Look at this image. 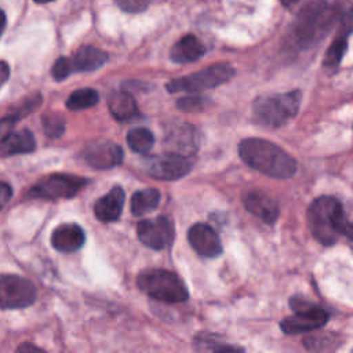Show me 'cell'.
I'll use <instances>...</instances> for the list:
<instances>
[{
    "label": "cell",
    "mask_w": 353,
    "mask_h": 353,
    "mask_svg": "<svg viewBox=\"0 0 353 353\" xmlns=\"http://www.w3.org/2000/svg\"><path fill=\"white\" fill-rule=\"evenodd\" d=\"M6 22H7V19H6V14L0 10V36H1L3 30H4V28H6Z\"/></svg>",
    "instance_id": "obj_34"
},
{
    "label": "cell",
    "mask_w": 353,
    "mask_h": 353,
    "mask_svg": "<svg viewBox=\"0 0 353 353\" xmlns=\"http://www.w3.org/2000/svg\"><path fill=\"white\" fill-rule=\"evenodd\" d=\"M37 296L34 284L18 274H0V309H23Z\"/></svg>",
    "instance_id": "obj_9"
},
{
    "label": "cell",
    "mask_w": 353,
    "mask_h": 353,
    "mask_svg": "<svg viewBox=\"0 0 353 353\" xmlns=\"http://www.w3.org/2000/svg\"><path fill=\"white\" fill-rule=\"evenodd\" d=\"M299 1H301V0H281V3H283L285 7H288V8L296 6Z\"/></svg>",
    "instance_id": "obj_35"
},
{
    "label": "cell",
    "mask_w": 353,
    "mask_h": 353,
    "mask_svg": "<svg viewBox=\"0 0 353 353\" xmlns=\"http://www.w3.org/2000/svg\"><path fill=\"white\" fill-rule=\"evenodd\" d=\"M167 146L170 153H175L179 156H190L199 148V134L196 128L190 124L178 125L168 134Z\"/></svg>",
    "instance_id": "obj_15"
},
{
    "label": "cell",
    "mask_w": 353,
    "mask_h": 353,
    "mask_svg": "<svg viewBox=\"0 0 353 353\" xmlns=\"http://www.w3.org/2000/svg\"><path fill=\"white\" fill-rule=\"evenodd\" d=\"M10 77V66L7 65V62L0 61V87H3V84L8 80Z\"/></svg>",
    "instance_id": "obj_31"
},
{
    "label": "cell",
    "mask_w": 353,
    "mask_h": 353,
    "mask_svg": "<svg viewBox=\"0 0 353 353\" xmlns=\"http://www.w3.org/2000/svg\"><path fill=\"white\" fill-rule=\"evenodd\" d=\"M336 21L335 7L325 1L309 4L294 25V39L301 48H307L323 39Z\"/></svg>",
    "instance_id": "obj_3"
},
{
    "label": "cell",
    "mask_w": 353,
    "mask_h": 353,
    "mask_svg": "<svg viewBox=\"0 0 353 353\" xmlns=\"http://www.w3.org/2000/svg\"><path fill=\"white\" fill-rule=\"evenodd\" d=\"M142 167L153 178L163 181H175L190 172L192 163L185 156L168 152L167 154H159L145 159Z\"/></svg>",
    "instance_id": "obj_10"
},
{
    "label": "cell",
    "mask_w": 353,
    "mask_h": 353,
    "mask_svg": "<svg viewBox=\"0 0 353 353\" xmlns=\"http://www.w3.org/2000/svg\"><path fill=\"white\" fill-rule=\"evenodd\" d=\"M43 128L48 137L55 138L62 135V132L65 131V121L61 114L48 112L43 114Z\"/></svg>",
    "instance_id": "obj_26"
},
{
    "label": "cell",
    "mask_w": 353,
    "mask_h": 353,
    "mask_svg": "<svg viewBox=\"0 0 353 353\" xmlns=\"http://www.w3.org/2000/svg\"><path fill=\"white\" fill-rule=\"evenodd\" d=\"M36 149V139L28 130H19L8 132L0 138V157L15 156L21 153H29Z\"/></svg>",
    "instance_id": "obj_18"
},
{
    "label": "cell",
    "mask_w": 353,
    "mask_h": 353,
    "mask_svg": "<svg viewBox=\"0 0 353 353\" xmlns=\"http://www.w3.org/2000/svg\"><path fill=\"white\" fill-rule=\"evenodd\" d=\"M127 143L131 150L139 154H146L153 148L154 137L148 128L138 127V128H132L127 134Z\"/></svg>",
    "instance_id": "obj_24"
},
{
    "label": "cell",
    "mask_w": 353,
    "mask_h": 353,
    "mask_svg": "<svg viewBox=\"0 0 353 353\" xmlns=\"http://www.w3.org/2000/svg\"><path fill=\"white\" fill-rule=\"evenodd\" d=\"M18 352H25V350H40V347L34 346V345H21L18 349Z\"/></svg>",
    "instance_id": "obj_32"
},
{
    "label": "cell",
    "mask_w": 353,
    "mask_h": 353,
    "mask_svg": "<svg viewBox=\"0 0 353 353\" xmlns=\"http://www.w3.org/2000/svg\"><path fill=\"white\" fill-rule=\"evenodd\" d=\"M108 106L112 116L119 121H128L138 116V106L134 97L127 91H116L109 95Z\"/></svg>",
    "instance_id": "obj_22"
},
{
    "label": "cell",
    "mask_w": 353,
    "mask_h": 353,
    "mask_svg": "<svg viewBox=\"0 0 353 353\" xmlns=\"http://www.w3.org/2000/svg\"><path fill=\"white\" fill-rule=\"evenodd\" d=\"M137 284L142 292L165 303H178L188 299L185 283L174 272L165 269H146L138 274Z\"/></svg>",
    "instance_id": "obj_4"
},
{
    "label": "cell",
    "mask_w": 353,
    "mask_h": 353,
    "mask_svg": "<svg viewBox=\"0 0 353 353\" xmlns=\"http://www.w3.org/2000/svg\"><path fill=\"white\" fill-rule=\"evenodd\" d=\"M123 149L112 141H92L85 145L83 159L95 170H109L123 161Z\"/></svg>",
    "instance_id": "obj_12"
},
{
    "label": "cell",
    "mask_w": 353,
    "mask_h": 353,
    "mask_svg": "<svg viewBox=\"0 0 353 353\" xmlns=\"http://www.w3.org/2000/svg\"><path fill=\"white\" fill-rule=\"evenodd\" d=\"M108 61V54L92 46L80 47L73 58H70L74 72H92L102 68Z\"/></svg>",
    "instance_id": "obj_20"
},
{
    "label": "cell",
    "mask_w": 353,
    "mask_h": 353,
    "mask_svg": "<svg viewBox=\"0 0 353 353\" xmlns=\"http://www.w3.org/2000/svg\"><path fill=\"white\" fill-rule=\"evenodd\" d=\"M73 73V68H72V62L70 58L66 57H61L55 61V63L52 65L51 69V74L57 81H62L66 77H69Z\"/></svg>",
    "instance_id": "obj_27"
},
{
    "label": "cell",
    "mask_w": 353,
    "mask_h": 353,
    "mask_svg": "<svg viewBox=\"0 0 353 353\" xmlns=\"http://www.w3.org/2000/svg\"><path fill=\"white\" fill-rule=\"evenodd\" d=\"M33 1H36V3H39V4H44V3H50V1H54V0H33Z\"/></svg>",
    "instance_id": "obj_36"
},
{
    "label": "cell",
    "mask_w": 353,
    "mask_h": 353,
    "mask_svg": "<svg viewBox=\"0 0 353 353\" xmlns=\"http://www.w3.org/2000/svg\"><path fill=\"white\" fill-rule=\"evenodd\" d=\"M85 241L84 230L74 222L62 223L52 230L51 244L52 247L63 254H70L83 247Z\"/></svg>",
    "instance_id": "obj_14"
},
{
    "label": "cell",
    "mask_w": 353,
    "mask_h": 353,
    "mask_svg": "<svg viewBox=\"0 0 353 353\" xmlns=\"http://www.w3.org/2000/svg\"><path fill=\"white\" fill-rule=\"evenodd\" d=\"M205 99L207 98H203L199 95L183 97V98L178 99L176 105H178V108H181L185 112H197V110H201L205 108Z\"/></svg>",
    "instance_id": "obj_28"
},
{
    "label": "cell",
    "mask_w": 353,
    "mask_h": 353,
    "mask_svg": "<svg viewBox=\"0 0 353 353\" xmlns=\"http://www.w3.org/2000/svg\"><path fill=\"white\" fill-rule=\"evenodd\" d=\"M345 236L349 239V240H353V222H349L347 223V228L345 230Z\"/></svg>",
    "instance_id": "obj_33"
},
{
    "label": "cell",
    "mask_w": 353,
    "mask_h": 353,
    "mask_svg": "<svg viewBox=\"0 0 353 353\" xmlns=\"http://www.w3.org/2000/svg\"><path fill=\"white\" fill-rule=\"evenodd\" d=\"M188 240L192 248L205 258H215L222 252V243L218 233L207 223H194L188 232Z\"/></svg>",
    "instance_id": "obj_13"
},
{
    "label": "cell",
    "mask_w": 353,
    "mask_h": 353,
    "mask_svg": "<svg viewBox=\"0 0 353 353\" xmlns=\"http://www.w3.org/2000/svg\"><path fill=\"white\" fill-rule=\"evenodd\" d=\"M160 203V192L154 188H146L138 190L131 197V212L135 216H141L154 210Z\"/></svg>",
    "instance_id": "obj_23"
},
{
    "label": "cell",
    "mask_w": 353,
    "mask_h": 353,
    "mask_svg": "<svg viewBox=\"0 0 353 353\" xmlns=\"http://www.w3.org/2000/svg\"><path fill=\"white\" fill-rule=\"evenodd\" d=\"M233 74H234V69L229 63H215L196 73L171 80L167 84V90L170 92L204 91L226 83L228 80L232 79Z\"/></svg>",
    "instance_id": "obj_6"
},
{
    "label": "cell",
    "mask_w": 353,
    "mask_h": 353,
    "mask_svg": "<svg viewBox=\"0 0 353 353\" xmlns=\"http://www.w3.org/2000/svg\"><path fill=\"white\" fill-rule=\"evenodd\" d=\"M290 305L295 313L285 317L280 324L281 330L288 335L319 330L328 320V313L323 307L312 305L306 301L291 298Z\"/></svg>",
    "instance_id": "obj_8"
},
{
    "label": "cell",
    "mask_w": 353,
    "mask_h": 353,
    "mask_svg": "<svg viewBox=\"0 0 353 353\" xmlns=\"http://www.w3.org/2000/svg\"><path fill=\"white\" fill-rule=\"evenodd\" d=\"M301 98L299 90L258 97L252 105L254 117L266 127H279L296 114Z\"/></svg>",
    "instance_id": "obj_5"
},
{
    "label": "cell",
    "mask_w": 353,
    "mask_h": 353,
    "mask_svg": "<svg viewBox=\"0 0 353 353\" xmlns=\"http://www.w3.org/2000/svg\"><path fill=\"white\" fill-rule=\"evenodd\" d=\"M243 204L255 216L266 223H274L279 218V205L276 200L262 192H248L243 196Z\"/></svg>",
    "instance_id": "obj_16"
},
{
    "label": "cell",
    "mask_w": 353,
    "mask_h": 353,
    "mask_svg": "<svg viewBox=\"0 0 353 353\" xmlns=\"http://www.w3.org/2000/svg\"><path fill=\"white\" fill-rule=\"evenodd\" d=\"M137 234L142 244L152 250H163L174 239L172 222L165 216L143 219L137 225Z\"/></svg>",
    "instance_id": "obj_11"
},
{
    "label": "cell",
    "mask_w": 353,
    "mask_h": 353,
    "mask_svg": "<svg viewBox=\"0 0 353 353\" xmlns=\"http://www.w3.org/2000/svg\"><path fill=\"white\" fill-rule=\"evenodd\" d=\"M241 160L254 170L272 178H291L296 172V161L284 149L262 138H247L239 145Z\"/></svg>",
    "instance_id": "obj_1"
},
{
    "label": "cell",
    "mask_w": 353,
    "mask_h": 353,
    "mask_svg": "<svg viewBox=\"0 0 353 353\" xmlns=\"http://www.w3.org/2000/svg\"><path fill=\"white\" fill-rule=\"evenodd\" d=\"M12 196V189L7 182L0 181V210L8 203Z\"/></svg>",
    "instance_id": "obj_30"
},
{
    "label": "cell",
    "mask_w": 353,
    "mask_h": 353,
    "mask_svg": "<svg viewBox=\"0 0 353 353\" xmlns=\"http://www.w3.org/2000/svg\"><path fill=\"white\" fill-rule=\"evenodd\" d=\"M124 199H125V193H124L123 188L114 186L105 196H102L99 200H97V203L94 205L95 216L102 222L117 221L123 211Z\"/></svg>",
    "instance_id": "obj_17"
},
{
    "label": "cell",
    "mask_w": 353,
    "mask_h": 353,
    "mask_svg": "<svg viewBox=\"0 0 353 353\" xmlns=\"http://www.w3.org/2000/svg\"><path fill=\"white\" fill-rule=\"evenodd\" d=\"M99 95L94 88H80L73 91L68 101H66V108L70 110H83L92 108L98 103Z\"/></svg>",
    "instance_id": "obj_25"
},
{
    "label": "cell",
    "mask_w": 353,
    "mask_h": 353,
    "mask_svg": "<svg viewBox=\"0 0 353 353\" xmlns=\"http://www.w3.org/2000/svg\"><path fill=\"white\" fill-rule=\"evenodd\" d=\"M114 1L125 12H141L148 8L152 0H114Z\"/></svg>",
    "instance_id": "obj_29"
},
{
    "label": "cell",
    "mask_w": 353,
    "mask_h": 353,
    "mask_svg": "<svg viewBox=\"0 0 353 353\" xmlns=\"http://www.w3.org/2000/svg\"><path fill=\"white\" fill-rule=\"evenodd\" d=\"M204 44L196 36L186 34L172 46L170 51V58L175 63H188L199 59L201 55H204Z\"/></svg>",
    "instance_id": "obj_19"
},
{
    "label": "cell",
    "mask_w": 353,
    "mask_h": 353,
    "mask_svg": "<svg viewBox=\"0 0 353 353\" xmlns=\"http://www.w3.org/2000/svg\"><path fill=\"white\" fill-rule=\"evenodd\" d=\"M88 179L70 174H52L39 179L28 192L29 199H70L76 196Z\"/></svg>",
    "instance_id": "obj_7"
},
{
    "label": "cell",
    "mask_w": 353,
    "mask_h": 353,
    "mask_svg": "<svg viewBox=\"0 0 353 353\" xmlns=\"http://www.w3.org/2000/svg\"><path fill=\"white\" fill-rule=\"evenodd\" d=\"M307 222L314 239L324 245L335 244L349 223L342 204L332 196L317 197L310 204Z\"/></svg>",
    "instance_id": "obj_2"
},
{
    "label": "cell",
    "mask_w": 353,
    "mask_h": 353,
    "mask_svg": "<svg viewBox=\"0 0 353 353\" xmlns=\"http://www.w3.org/2000/svg\"><path fill=\"white\" fill-rule=\"evenodd\" d=\"M352 30H353V11H350L346 17H343L339 34L335 37V40L331 43V46L328 47V50L325 52L324 66L334 68V66L339 65V62L346 51V47H347L346 39Z\"/></svg>",
    "instance_id": "obj_21"
}]
</instances>
